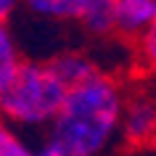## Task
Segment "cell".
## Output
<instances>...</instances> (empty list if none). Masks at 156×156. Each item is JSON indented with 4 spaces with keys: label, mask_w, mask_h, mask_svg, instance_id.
<instances>
[{
    "label": "cell",
    "mask_w": 156,
    "mask_h": 156,
    "mask_svg": "<svg viewBox=\"0 0 156 156\" xmlns=\"http://www.w3.org/2000/svg\"><path fill=\"white\" fill-rule=\"evenodd\" d=\"M130 80L101 69L87 82L69 90L64 106L48 127L45 140L64 156H98L122 130Z\"/></svg>",
    "instance_id": "obj_1"
},
{
    "label": "cell",
    "mask_w": 156,
    "mask_h": 156,
    "mask_svg": "<svg viewBox=\"0 0 156 156\" xmlns=\"http://www.w3.org/2000/svg\"><path fill=\"white\" fill-rule=\"evenodd\" d=\"M69 90L50 58H24L0 95V116L13 127H50Z\"/></svg>",
    "instance_id": "obj_2"
},
{
    "label": "cell",
    "mask_w": 156,
    "mask_h": 156,
    "mask_svg": "<svg viewBox=\"0 0 156 156\" xmlns=\"http://www.w3.org/2000/svg\"><path fill=\"white\" fill-rule=\"evenodd\" d=\"M156 146V85L130 82L127 103L122 114L119 148L124 154L146 156Z\"/></svg>",
    "instance_id": "obj_3"
},
{
    "label": "cell",
    "mask_w": 156,
    "mask_h": 156,
    "mask_svg": "<svg viewBox=\"0 0 156 156\" xmlns=\"http://www.w3.org/2000/svg\"><path fill=\"white\" fill-rule=\"evenodd\" d=\"M156 21V0H119L114 19V40L132 48Z\"/></svg>",
    "instance_id": "obj_4"
},
{
    "label": "cell",
    "mask_w": 156,
    "mask_h": 156,
    "mask_svg": "<svg viewBox=\"0 0 156 156\" xmlns=\"http://www.w3.org/2000/svg\"><path fill=\"white\" fill-rule=\"evenodd\" d=\"M119 0H85L77 24L95 40H114V19Z\"/></svg>",
    "instance_id": "obj_5"
},
{
    "label": "cell",
    "mask_w": 156,
    "mask_h": 156,
    "mask_svg": "<svg viewBox=\"0 0 156 156\" xmlns=\"http://www.w3.org/2000/svg\"><path fill=\"white\" fill-rule=\"evenodd\" d=\"M132 64L127 72L130 82H156V21L130 48Z\"/></svg>",
    "instance_id": "obj_6"
},
{
    "label": "cell",
    "mask_w": 156,
    "mask_h": 156,
    "mask_svg": "<svg viewBox=\"0 0 156 156\" xmlns=\"http://www.w3.org/2000/svg\"><path fill=\"white\" fill-rule=\"evenodd\" d=\"M85 0H24V8L48 21H80Z\"/></svg>",
    "instance_id": "obj_7"
},
{
    "label": "cell",
    "mask_w": 156,
    "mask_h": 156,
    "mask_svg": "<svg viewBox=\"0 0 156 156\" xmlns=\"http://www.w3.org/2000/svg\"><path fill=\"white\" fill-rule=\"evenodd\" d=\"M24 64V56L19 50V42L13 37V32L8 29V24L0 21V95L11 85V80L16 77V72Z\"/></svg>",
    "instance_id": "obj_8"
},
{
    "label": "cell",
    "mask_w": 156,
    "mask_h": 156,
    "mask_svg": "<svg viewBox=\"0 0 156 156\" xmlns=\"http://www.w3.org/2000/svg\"><path fill=\"white\" fill-rule=\"evenodd\" d=\"M0 156H37V151L27 146L16 127L3 116H0Z\"/></svg>",
    "instance_id": "obj_9"
},
{
    "label": "cell",
    "mask_w": 156,
    "mask_h": 156,
    "mask_svg": "<svg viewBox=\"0 0 156 156\" xmlns=\"http://www.w3.org/2000/svg\"><path fill=\"white\" fill-rule=\"evenodd\" d=\"M24 5V0H0V21L8 24V19Z\"/></svg>",
    "instance_id": "obj_10"
},
{
    "label": "cell",
    "mask_w": 156,
    "mask_h": 156,
    "mask_svg": "<svg viewBox=\"0 0 156 156\" xmlns=\"http://www.w3.org/2000/svg\"><path fill=\"white\" fill-rule=\"evenodd\" d=\"M146 156H156V146H154V148H151V151H148V154H146Z\"/></svg>",
    "instance_id": "obj_11"
}]
</instances>
